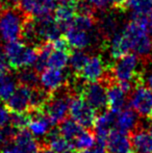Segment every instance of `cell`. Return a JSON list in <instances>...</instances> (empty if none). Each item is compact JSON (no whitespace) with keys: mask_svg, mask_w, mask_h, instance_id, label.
I'll use <instances>...</instances> for the list:
<instances>
[{"mask_svg":"<svg viewBox=\"0 0 152 153\" xmlns=\"http://www.w3.org/2000/svg\"><path fill=\"white\" fill-rule=\"evenodd\" d=\"M91 4L96 10H104L105 8L112 6V0H85Z\"/></svg>","mask_w":152,"mask_h":153,"instance_id":"d590c367","label":"cell"},{"mask_svg":"<svg viewBox=\"0 0 152 153\" xmlns=\"http://www.w3.org/2000/svg\"><path fill=\"white\" fill-rule=\"evenodd\" d=\"M72 153H74V152H72ZM78 153H80V152H78Z\"/></svg>","mask_w":152,"mask_h":153,"instance_id":"b9f144b4","label":"cell"},{"mask_svg":"<svg viewBox=\"0 0 152 153\" xmlns=\"http://www.w3.org/2000/svg\"><path fill=\"white\" fill-rule=\"evenodd\" d=\"M18 130L19 129H17L10 124H7L0 128V148L4 147L8 143L14 141Z\"/></svg>","mask_w":152,"mask_h":153,"instance_id":"1f68e13d","label":"cell"},{"mask_svg":"<svg viewBox=\"0 0 152 153\" xmlns=\"http://www.w3.org/2000/svg\"><path fill=\"white\" fill-rule=\"evenodd\" d=\"M85 128H83L79 123H77L75 120L71 119H65L63 122L59 123V130L62 133V135L68 139L69 141L73 142L74 140L85 130Z\"/></svg>","mask_w":152,"mask_h":153,"instance_id":"4316f807","label":"cell"},{"mask_svg":"<svg viewBox=\"0 0 152 153\" xmlns=\"http://www.w3.org/2000/svg\"><path fill=\"white\" fill-rule=\"evenodd\" d=\"M3 50L10 62V69L15 71L33 67L39 56L38 46L28 45L19 40L6 42Z\"/></svg>","mask_w":152,"mask_h":153,"instance_id":"3957f363","label":"cell"},{"mask_svg":"<svg viewBox=\"0 0 152 153\" xmlns=\"http://www.w3.org/2000/svg\"><path fill=\"white\" fill-rule=\"evenodd\" d=\"M72 96L69 92H61L59 94H52V97L45 106V113L47 114L53 126L59 124L65 119L70 111V103Z\"/></svg>","mask_w":152,"mask_h":153,"instance_id":"8992f818","label":"cell"},{"mask_svg":"<svg viewBox=\"0 0 152 153\" xmlns=\"http://www.w3.org/2000/svg\"><path fill=\"white\" fill-rule=\"evenodd\" d=\"M149 130H150V132L152 133V124L150 125V127H149Z\"/></svg>","mask_w":152,"mask_h":153,"instance_id":"60d3db41","label":"cell"},{"mask_svg":"<svg viewBox=\"0 0 152 153\" xmlns=\"http://www.w3.org/2000/svg\"><path fill=\"white\" fill-rule=\"evenodd\" d=\"M151 118H152V117H151Z\"/></svg>","mask_w":152,"mask_h":153,"instance_id":"7bdbcfd3","label":"cell"},{"mask_svg":"<svg viewBox=\"0 0 152 153\" xmlns=\"http://www.w3.org/2000/svg\"><path fill=\"white\" fill-rule=\"evenodd\" d=\"M108 109L119 113L127 103V93L122 89L119 82L112 80L108 83Z\"/></svg>","mask_w":152,"mask_h":153,"instance_id":"ac0fdd59","label":"cell"},{"mask_svg":"<svg viewBox=\"0 0 152 153\" xmlns=\"http://www.w3.org/2000/svg\"><path fill=\"white\" fill-rule=\"evenodd\" d=\"M116 118H117V113L110 109H106L100 113L94 125L96 139L106 143L108 135L110 133V131L116 129Z\"/></svg>","mask_w":152,"mask_h":153,"instance_id":"2e32d148","label":"cell"},{"mask_svg":"<svg viewBox=\"0 0 152 153\" xmlns=\"http://www.w3.org/2000/svg\"><path fill=\"white\" fill-rule=\"evenodd\" d=\"M65 39L71 48L85 49L94 45V43L97 44L101 39H103V36H101L99 29L90 32L76 28L71 25L65 30Z\"/></svg>","mask_w":152,"mask_h":153,"instance_id":"9c48e42d","label":"cell"},{"mask_svg":"<svg viewBox=\"0 0 152 153\" xmlns=\"http://www.w3.org/2000/svg\"><path fill=\"white\" fill-rule=\"evenodd\" d=\"M46 145L56 153H72L75 150L72 141L66 139L59 129H51L45 137Z\"/></svg>","mask_w":152,"mask_h":153,"instance_id":"d6986e66","label":"cell"},{"mask_svg":"<svg viewBox=\"0 0 152 153\" xmlns=\"http://www.w3.org/2000/svg\"><path fill=\"white\" fill-rule=\"evenodd\" d=\"M110 72V66L104 62L102 56L94 55L90 56L89 61L83 67V69L76 75L79 79L85 82H95L101 81Z\"/></svg>","mask_w":152,"mask_h":153,"instance_id":"ba28073f","label":"cell"},{"mask_svg":"<svg viewBox=\"0 0 152 153\" xmlns=\"http://www.w3.org/2000/svg\"><path fill=\"white\" fill-rule=\"evenodd\" d=\"M10 114L12 113L6 106V104H2V102H0V128L10 124Z\"/></svg>","mask_w":152,"mask_h":153,"instance_id":"e575fe53","label":"cell"},{"mask_svg":"<svg viewBox=\"0 0 152 153\" xmlns=\"http://www.w3.org/2000/svg\"><path fill=\"white\" fill-rule=\"evenodd\" d=\"M36 21V27H37L38 36L41 42H53L56 39L62 36V29L59 26L57 22L51 15L40 18H33Z\"/></svg>","mask_w":152,"mask_h":153,"instance_id":"5bb4252c","label":"cell"},{"mask_svg":"<svg viewBox=\"0 0 152 153\" xmlns=\"http://www.w3.org/2000/svg\"><path fill=\"white\" fill-rule=\"evenodd\" d=\"M127 40L130 51H133L141 59L152 57V38L148 31V22L131 19L122 29Z\"/></svg>","mask_w":152,"mask_h":153,"instance_id":"6da1fadb","label":"cell"},{"mask_svg":"<svg viewBox=\"0 0 152 153\" xmlns=\"http://www.w3.org/2000/svg\"><path fill=\"white\" fill-rule=\"evenodd\" d=\"M89 59L90 56L85 51H83V49H74L70 52V68L77 75L83 69V67L85 66Z\"/></svg>","mask_w":152,"mask_h":153,"instance_id":"f1b7e54d","label":"cell"},{"mask_svg":"<svg viewBox=\"0 0 152 153\" xmlns=\"http://www.w3.org/2000/svg\"><path fill=\"white\" fill-rule=\"evenodd\" d=\"M129 106L142 117H152V91L147 85H141L132 90L129 97Z\"/></svg>","mask_w":152,"mask_h":153,"instance_id":"30bf717a","label":"cell"},{"mask_svg":"<svg viewBox=\"0 0 152 153\" xmlns=\"http://www.w3.org/2000/svg\"><path fill=\"white\" fill-rule=\"evenodd\" d=\"M145 82H146V85L149 88V89L152 91V70L147 74L146 78H145Z\"/></svg>","mask_w":152,"mask_h":153,"instance_id":"74e56055","label":"cell"},{"mask_svg":"<svg viewBox=\"0 0 152 153\" xmlns=\"http://www.w3.org/2000/svg\"><path fill=\"white\" fill-rule=\"evenodd\" d=\"M151 10L152 0H125L123 5V12H129L131 19L134 20L147 21V17Z\"/></svg>","mask_w":152,"mask_h":153,"instance_id":"44dd1931","label":"cell"},{"mask_svg":"<svg viewBox=\"0 0 152 153\" xmlns=\"http://www.w3.org/2000/svg\"><path fill=\"white\" fill-rule=\"evenodd\" d=\"M28 113L30 115V120L27 125V129L35 137H45L51 130V126H53L47 114L45 111H33Z\"/></svg>","mask_w":152,"mask_h":153,"instance_id":"e0dca14e","label":"cell"},{"mask_svg":"<svg viewBox=\"0 0 152 153\" xmlns=\"http://www.w3.org/2000/svg\"><path fill=\"white\" fill-rule=\"evenodd\" d=\"M132 148L136 153H152V133L144 128H136L131 133Z\"/></svg>","mask_w":152,"mask_h":153,"instance_id":"7402d4cb","label":"cell"},{"mask_svg":"<svg viewBox=\"0 0 152 153\" xmlns=\"http://www.w3.org/2000/svg\"><path fill=\"white\" fill-rule=\"evenodd\" d=\"M3 10V5H2V3H1V0H0V12Z\"/></svg>","mask_w":152,"mask_h":153,"instance_id":"ab89813d","label":"cell"},{"mask_svg":"<svg viewBox=\"0 0 152 153\" xmlns=\"http://www.w3.org/2000/svg\"><path fill=\"white\" fill-rule=\"evenodd\" d=\"M96 21L94 15H87V14H76L75 18L72 23V26L76 28L82 29L85 31H95L96 27Z\"/></svg>","mask_w":152,"mask_h":153,"instance_id":"4dcf8cb0","label":"cell"},{"mask_svg":"<svg viewBox=\"0 0 152 153\" xmlns=\"http://www.w3.org/2000/svg\"><path fill=\"white\" fill-rule=\"evenodd\" d=\"M97 111L82 98L79 94L74 95L70 103V116L73 120L81 125L83 128H94Z\"/></svg>","mask_w":152,"mask_h":153,"instance_id":"52a82bcc","label":"cell"},{"mask_svg":"<svg viewBox=\"0 0 152 153\" xmlns=\"http://www.w3.org/2000/svg\"><path fill=\"white\" fill-rule=\"evenodd\" d=\"M30 120L29 113H12L10 114V124L17 129L27 128V125Z\"/></svg>","mask_w":152,"mask_h":153,"instance_id":"d6a6232c","label":"cell"},{"mask_svg":"<svg viewBox=\"0 0 152 153\" xmlns=\"http://www.w3.org/2000/svg\"><path fill=\"white\" fill-rule=\"evenodd\" d=\"M28 17L19 6L3 8L0 12V39L4 42L21 39Z\"/></svg>","mask_w":152,"mask_h":153,"instance_id":"277c9868","label":"cell"},{"mask_svg":"<svg viewBox=\"0 0 152 153\" xmlns=\"http://www.w3.org/2000/svg\"><path fill=\"white\" fill-rule=\"evenodd\" d=\"M110 74L115 81L131 82L134 88L144 85L145 77L140 70V56L136 53H127L123 55L110 67Z\"/></svg>","mask_w":152,"mask_h":153,"instance_id":"7a4b0ae2","label":"cell"},{"mask_svg":"<svg viewBox=\"0 0 152 153\" xmlns=\"http://www.w3.org/2000/svg\"><path fill=\"white\" fill-rule=\"evenodd\" d=\"M17 79L20 85H27L29 88L40 87V73L31 67L18 70Z\"/></svg>","mask_w":152,"mask_h":153,"instance_id":"484cf974","label":"cell"},{"mask_svg":"<svg viewBox=\"0 0 152 153\" xmlns=\"http://www.w3.org/2000/svg\"><path fill=\"white\" fill-rule=\"evenodd\" d=\"M56 6V0H19V7L31 18L51 15Z\"/></svg>","mask_w":152,"mask_h":153,"instance_id":"7c38bea8","label":"cell"},{"mask_svg":"<svg viewBox=\"0 0 152 153\" xmlns=\"http://www.w3.org/2000/svg\"><path fill=\"white\" fill-rule=\"evenodd\" d=\"M77 3V2H76ZM75 4H57L54 10V19L63 31L69 28L76 16Z\"/></svg>","mask_w":152,"mask_h":153,"instance_id":"cb8c5ba5","label":"cell"},{"mask_svg":"<svg viewBox=\"0 0 152 153\" xmlns=\"http://www.w3.org/2000/svg\"><path fill=\"white\" fill-rule=\"evenodd\" d=\"M19 82L10 72H0V102H6L16 91Z\"/></svg>","mask_w":152,"mask_h":153,"instance_id":"d4e9b609","label":"cell"},{"mask_svg":"<svg viewBox=\"0 0 152 153\" xmlns=\"http://www.w3.org/2000/svg\"><path fill=\"white\" fill-rule=\"evenodd\" d=\"M31 93L33 88L19 83L16 91L6 101L10 113H28L31 108Z\"/></svg>","mask_w":152,"mask_h":153,"instance_id":"8fae6325","label":"cell"},{"mask_svg":"<svg viewBox=\"0 0 152 153\" xmlns=\"http://www.w3.org/2000/svg\"><path fill=\"white\" fill-rule=\"evenodd\" d=\"M38 153H56L54 150H52L51 148H49L48 146H41L40 149H39Z\"/></svg>","mask_w":152,"mask_h":153,"instance_id":"f35d334b","label":"cell"},{"mask_svg":"<svg viewBox=\"0 0 152 153\" xmlns=\"http://www.w3.org/2000/svg\"><path fill=\"white\" fill-rule=\"evenodd\" d=\"M131 139L118 129L110 131L106 139V152L108 153H132Z\"/></svg>","mask_w":152,"mask_h":153,"instance_id":"9a60e30c","label":"cell"},{"mask_svg":"<svg viewBox=\"0 0 152 153\" xmlns=\"http://www.w3.org/2000/svg\"><path fill=\"white\" fill-rule=\"evenodd\" d=\"M70 52L71 50L53 48L48 57V68L63 69L64 70L69 62Z\"/></svg>","mask_w":152,"mask_h":153,"instance_id":"83f0119b","label":"cell"},{"mask_svg":"<svg viewBox=\"0 0 152 153\" xmlns=\"http://www.w3.org/2000/svg\"><path fill=\"white\" fill-rule=\"evenodd\" d=\"M78 94L95 109L102 111L108 109V83L101 81L87 82L79 89Z\"/></svg>","mask_w":152,"mask_h":153,"instance_id":"5b68a950","label":"cell"},{"mask_svg":"<svg viewBox=\"0 0 152 153\" xmlns=\"http://www.w3.org/2000/svg\"><path fill=\"white\" fill-rule=\"evenodd\" d=\"M139 114L131 107H125L119 113L116 118V129L124 133L132 132L136 129L139 121Z\"/></svg>","mask_w":152,"mask_h":153,"instance_id":"ffe728a7","label":"cell"},{"mask_svg":"<svg viewBox=\"0 0 152 153\" xmlns=\"http://www.w3.org/2000/svg\"><path fill=\"white\" fill-rule=\"evenodd\" d=\"M67 83V75L63 69L47 68L40 73V85L50 93L59 91Z\"/></svg>","mask_w":152,"mask_h":153,"instance_id":"4fadbf2b","label":"cell"},{"mask_svg":"<svg viewBox=\"0 0 152 153\" xmlns=\"http://www.w3.org/2000/svg\"><path fill=\"white\" fill-rule=\"evenodd\" d=\"M10 69V62L3 49L0 48V72H8Z\"/></svg>","mask_w":152,"mask_h":153,"instance_id":"8d00e7d4","label":"cell"},{"mask_svg":"<svg viewBox=\"0 0 152 153\" xmlns=\"http://www.w3.org/2000/svg\"><path fill=\"white\" fill-rule=\"evenodd\" d=\"M96 135L90 130H83L78 137L73 141L75 150L78 152L85 151L91 148H93L96 144Z\"/></svg>","mask_w":152,"mask_h":153,"instance_id":"f546056e","label":"cell"},{"mask_svg":"<svg viewBox=\"0 0 152 153\" xmlns=\"http://www.w3.org/2000/svg\"><path fill=\"white\" fill-rule=\"evenodd\" d=\"M0 153H30L26 148H24L23 146L17 144L15 141L8 143L7 145H5L4 147L1 148V152Z\"/></svg>","mask_w":152,"mask_h":153,"instance_id":"836d02e7","label":"cell"},{"mask_svg":"<svg viewBox=\"0 0 152 153\" xmlns=\"http://www.w3.org/2000/svg\"><path fill=\"white\" fill-rule=\"evenodd\" d=\"M106 48H108L110 55L114 59H120L123 55L130 52L129 45L127 43V40L124 36L122 31H117L113 36H110L105 43Z\"/></svg>","mask_w":152,"mask_h":153,"instance_id":"603a6c76","label":"cell"}]
</instances>
